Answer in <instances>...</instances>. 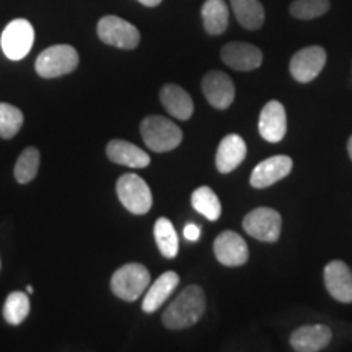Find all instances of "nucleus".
Listing matches in <instances>:
<instances>
[{"instance_id":"1","label":"nucleus","mask_w":352,"mask_h":352,"mask_svg":"<svg viewBox=\"0 0 352 352\" xmlns=\"http://www.w3.org/2000/svg\"><path fill=\"white\" fill-rule=\"evenodd\" d=\"M206 311V294L199 285H188L170 303L162 315V321L168 329H184L196 324Z\"/></svg>"},{"instance_id":"2","label":"nucleus","mask_w":352,"mask_h":352,"mask_svg":"<svg viewBox=\"0 0 352 352\" xmlns=\"http://www.w3.org/2000/svg\"><path fill=\"white\" fill-rule=\"evenodd\" d=\"M145 145L153 152L175 151L183 142V131L164 116H147L140 122Z\"/></svg>"},{"instance_id":"3","label":"nucleus","mask_w":352,"mask_h":352,"mask_svg":"<svg viewBox=\"0 0 352 352\" xmlns=\"http://www.w3.org/2000/svg\"><path fill=\"white\" fill-rule=\"evenodd\" d=\"M151 284V272L144 264L129 263L120 267L111 277V290L121 300L134 302Z\"/></svg>"},{"instance_id":"4","label":"nucleus","mask_w":352,"mask_h":352,"mask_svg":"<svg viewBox=\"0 0 352 352\" xmlns=\"http://www.w3.org/2000/svg\"><path fill=\"white\" fill-rule=\"evenodd\" d=\"M78 65V52L69 44H56L38 56L34 67L39 77L57 78L74 72Z\"/></svg>"},{"instance_id":"5","label":"nucleus","mask_w":352,"mask_h":352,"mask_svg":"<svg viewBox=\"0 0 352 352\" xmlns=\"http://www.w3.org/2000/svg\"><path fill=\"white\" fill-rule=\"evenodd\" d=\"M116 192L121 204L131 214L144 215L152 208V191L148 184L139 175H122L116 183Z\"/></svg>"},{"instance_id":"6","label":"nucleus","mask_w":352,"mask_h":352,"mask_svg":"<svg viewBox=\"0 0 352 352\" xmlns=\"http://www.w3.org/2000/svg\"><path fill=\"white\" fill-rule=\"evenodd\" d=\"M96 33L104 44L120 47V50H135L140 43L139 30L116 15L103 16L96 26Z\"/></svg>"},{"instance_id":"7","label":"nucleus","mask_w":352,"mask_h":352,"mask_svg":"<svg viewBox=\"0 0 352 352\" xmlns=\"http://www.w3.org/2000/svg\"><path fill=\"white\" fill-rule=\"evenodd\" d=\"M34 43V30L28 20L16 19L10 21L0 38L3 54L12 60H20L28 56Z\"/></svg>"},{"instance_id":"8","label":"nucleus","mask_w":352,"mask_h":352,"mask_svg":"<svg viewBox=\"0 0 352 352\" xmlns=\"http://www.w3.org/2000/svg\"><path fill=\"white\" fill-rule=\"evenodd\" d=\"M243 228L253 239L266 241V243H274L280 236L283 217L277 210L271 208H258L245 215Z\"/></svg>"},{"instance_id":"9","label":"nucleus","mask_w":352,"mask_h":352,"mask_svg":"<svg viewBox=\"0 0 352 352\" xmlns=\"http://www.w3.org/2000/svg\"><path fill=\"white\" fill-rule=\"evenodd\" d=\"M327 64V51L321 46L303 47L290 59V74L298 83L315 80Z\"/></svg>"},{"instance_id":"10","label":"nucleus","mask_w":352,"mask_h":352,"mask_svg":"<svg viewBox=\"0 0 352 352\" xmlns=\"http://www.w3.org/2000/svg\"><path fill=\"white\" fill-rule=\"evenodd\" d=\"M214 253L220 264L228 267L243 266L248 261L250 252L246 241L236 232H222L214 241Z\"/></svg>"},{"instance_id":"11","label":"nucleus","mask_w":352,"mask_h":352,"mask_svg":"<svg viewBox=\"0 0 352 352\" xmlns=\"http://www.w3.org/2000/svg\"><path fill=\"white\" fill-rule=\"evenodd\" d=\"M202 94L215 109H227L235 100V85L227 74L210 70L202 78Z\"/></svg>"},{"instance_id":"12","label":"nucleus","mask_w":352,"mask_h":352,"mask_svg":"<svg viewBox=\"0 0 352 352\" xmlns=\"http://www.w3.org/2000/svg\"><path fill=\"white\" fill-rule=\"evenodd\" d=\"M220 57L230 69L240 72H250L263 64V52L259 47L250 43H227L220 51Z\"/></svg>"},{"instance_id":"13","label":"nucleus","mask_w":352,"mask_h":352,"mask_svg":"<svg viewBox=\"0 0 352 352\" xmlns=\"http://www.w3.org/2000/svg\"><path fill=\"white\" fill-rule=\"evenodd\" d=\"M323 276L329 296L341 303H352V271L344 261L328 263Z\"/></svg>"},{"instance_id":"14","label":"nucleus","mask_w":352,"mask_h":352,"mask_svg":"<svg viewBox=\"0 0 352 352\" xmlns=\"http://www.w3.org/2000/svg\"><path fill=\"white\" fill-rule=\"evenodd\" d=\"M292 158L287 155H274L261 162L252 171L250 184L256 189L270 188L272 184L280 182L292 171Z\"/></svg>"},{"instance_id":"15","label":"nucleus","mask_w":352,"mask_h":352,"mask_svg":"<svg viewBox=\"0 0 352 352\" xmlns=\"http://www.w3.org/2000/svg\"><path fill=\"white\" fill-rule=\"evenodd\" d=\"M259 134L267 142H280L284 139L285 132H287V116H285V109L283 103L272 100L266 103V107L261 109L259 114Z\"/></svg>"},{"instance_id":"16","label":"nucleus","mask_w":352,"mask_h":352,"mask_svg":"<svg viewBox=\"0 0 352 352\" xmlns=\"http://www.w3.org/2000/svg\"><path fill=\"white\" fill-rule=\"evenodd\" d=\"M331 338L327 324H305L290 334V346L297 352H318L331 342Z\"/></svg>"},{"instance_id":"17","label":"nucleus","mask_w":352,"mask_h":352,"mask_svg":"<svg viewBox=\"0 0 352 352\" xmlns=\"http://www.w3.org/2000/svg\"><path fill=\"white\" fill-rule=\"evenodd\" d=\"M246 157V144L239 134H228L219 144L215 153V166L222 175L232 173L243 164Z\"/></svg>"},{"instance_id":"18","label":"nucleus","mask_w":352,"mask_h":352,"mask_svg":"<svg viewBox=\"0 0 352 352\" xmlns=\"http://www.w3.org/2000/svg\"><path fill=\"white\" fill-rule=\"evenodd\" d=\"M107 155L113 164L131 166V168H145L151 164V157L147 152L121 139H114L107 145Z\"/></svg>"},{"instance_id":"19","label":"nucleus","mask_w":352,"mask_h":352,"mask_svg":"<svg viewBox=\"0 0 352 352\" xmlns=\"http://www.w3.org/2000/svg\"><path fill=\"white\" fill-rule=\"evenodd\" d=\"M160 101L164 108L176 120L186 121L195 113V104L192 98L184 88L175 83H166L160 90Z\"/></svg>"},{"instance_id":"20","label":"nucleus","mask_w":352,"mask_h":352,"mask_svg":"<svg viewBox=\"0 0 352 352\" xmlns=\"http://www.w3.org/2000/svg\"><path fill=\"white\" fill-rule=\"evenodd\" d=\"M179 276L173 271L164 272L158 279L151 285V289L145 294L142 300V310L145 314H153L168 300V297L173 294V290L178 287Z\"/></svg>"},{"instance_id":"21","label":"nucleus","mask_w":352,"mask_h":352,"mask_svg":"<svg viewBox=\"0 0 352 352\" xmlns=\"http://www.w3.org/2000/svg\"><path fill=\"white\" fill-rule=\"evenodd\" d=\"M204 30L212 36L222 34L228 26V7L223 0H206L201 10Z\"/></svg>"},{"instance_id":"22","label":"nucleus","mask_w":352,"mask_h":352,"mask_svg":"<svg viewBox=\"0 0 352 352\" xmlns=\"http://www.w3.org/2000/svg\"><path fill=\"white\" fill-rule=\"evenodd\" d=\"M230 6L243 28L254 32L264 25V8L258 0H230Z\"/></svg>"},{"instance_id":"23","label":"nucleus","mask_w":352,"mask_h":352,"mask_svg":"<svg viewBox=\"0 0 352 352\" xmlns=\"http://www.w3.org/2000/svg\"><path fill=\"white\" fill-rule=\"evenodd\" d=\"M153 236H155L157 246L165 258H175L178 254V235L173 223L166 217H160L153 226Z\"/></svg>"},{"instance_id":"24","label":"nucleus","mask_w":352,"mask_h":352,"mask_svg":"<svg viewBox=\"0 0 352 352\" xmlns=\"http://www.w3.org/2000/svg\"><path fill=\"white\" fill-rule=\"evenodd\" d=\"M191 204L197 212L209 220H217L222 214V204L217 195L209 186L197 188L191 196Z\"/></svg>"},{"instance_id":"25","label":"nucleus","mask_w":352,"mask_h":352,"mask_svg":"<svg viewBox=\"0 0 352 352\" xmlns=\"http://www.w3.org/2000/svg\"><path fill=\"white\" fill-rule=\"evenodd\" d=\"M30 314V298L28 294L25 292H12L7 297L6 305H3V318L8 324H16L23 323L26 316Z\"/></svg>"},{"instance_id":"26","label":"nucleus","mask_w":352,"mask_h":352,"mask_svg":"<svg viewBox=\"0 0 352 352\" xmlns=\"http://www.w3.org/2000/svg\"><path fill=\"white\" fill-rule=\"evenodd\" d=\"M39 170V151L36 147H28L20 153L15 165V178L21 184L33 182Z\"/></svg>"},{"instance_id":"27","label":"nucleus","mask_w":352,"mask_h":352,"mask_svg":"<svg viewBox=\"0 0 352 352\" xmlns=\"http://www.w3.org/2000/svg\"><path fill=\"white\" fill-rule=\"evenodd\" d=\"M23 126V113L8 103H0V138L12 139Z\"/></svg>"},{"instance_id":"28","label":"nucleus","mask_w":352,"mask_h":352,"mask_svg":"<svg viewBox=\"0 0 352 352\" xmlns=\"http://www.w3.org/2000/svg\"><path fill=\"white\" fill-rule=\"evenodd\" d=\"M329 0H294L290 15L297 20H314L329 10Z\"/></svg>"},{"instance_id":"29","label":"nucleus","mask_w":352,"mask_h":352,"mask_svg":"<svg viewBox=\"0 0 352 352\" xmlns=\"http://www.w3.org/2000/svg\"><path fill=\"white\" fill-rule=\"evenodd\" d=\"M201 235V230L199 227L195 226V223H188L186 227H184V239L189 240V241H196L199 239Z\"/></svg>"},{"instance_id":"30","label":"nucleus","mask_w":352,"mask_h":352,"mask_svg":"<svg viewBox=\"0 0 352 352\" xmlns=\"http://www.w3.org/2000/svg\"><path fill=\"white\" fill-rule=\"evenodd\" d=\"M138 2H140L145 7H157V6H160L162 0H138Z\"/></svg>"},{"instance_id":"31","label":"nucleus","mask_w":352,"mask_h":352,"mask_svg":"<svg viewBox=\"0 0 352 352\" xmlns=\"http://www.w3.org/2000/svg\"><path fill=\"white\" fill-rule=\"evenodd\" d=\"M347 152H349V157L352 160V135L349 138V140H347Z\"/></svg>"},{"instance_id":"32","label":"nucleus","mask_w":352,"mask_h":352,"mask_svg":"<svg viewBox=\"0 0 352 352\" xmlns=\"http://www.w3.org/2000/svg\"><path fill=\"white\" fill-rule=\"evenodd\" d=\"M26 294H33V285H28V287H26Z\"/></svg>"},{"instance_id":"33","label":"nucleus","mask_w":352,"mask_h":352,"mask_svg":"<svg viewBox=\"0 0 352 352\" xmlns=\"http://www.w3.org/2000/svg\"><path fill=\"white\" fill-rule=\"evenodd\" d=\"M0 266H2V263H0Z\"/></svg>"}]
</instances>
